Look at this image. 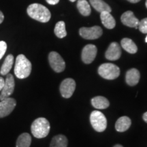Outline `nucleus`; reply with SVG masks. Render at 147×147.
Returning <instances> with one entry per match:
<instances>
[{
	"mask_svg": "<svg viewBox=\"0 0 147 147\" xmlns=\"http://www.w3.org/2000/svg\"><path fill=\"white\" fill-rule=\"evenodd\" d=\"M89 1L91 5L93 7V8L100 13L103 12H110L112 11L110 5L103 0H89Z\"/></svg>",
	"mask_w": 147,
	"mask_h": 147,
	"instance_id": "18",
	"label": "nucleus"
},
{
	"mask_svg": "<svg viewBox=\"0 0 147 147\" xmlns=\"http://www.w3.org/2000/svg\"><path fill=\"white\" fill-rule=\"evenodd\" d=\"M14 86H15V83H14L13 76L10 74H8L5 80L4 86L1 90V95H0V100H4L12 95L14 92Z\"/></svg>",
	"mask_w": 147,
	"mask_h": 147,
	"instance_id": "10",
	"label": "nucleus"
},
{
	"mask_svg": "<svg viewBox=\"0 0 147 147\" xmlns=\"http://www.w3.org/2000/svg\"><path fill=\"white\" fill-rule=\"evenodd\" d=\"M54 32L56 36L59 38H63L64 37L67 36L65 23L63 21H59L55 25Z\"/></svg>",
	"mask_w": 147,
	"mask_h": 147,
	"instance_id": "24",
	"label": "nucleus"
},
{
	"mask_svg": "<svg viewBox=\"0 0 147 147\" xmlns=\"http://www.w3.org/2000/svg\"><path fill=\"white\" fill-rule=\"evenodd\" d=\"M4 83H5L4 79L1 78V77H0V91H1V90H2L3 86H4Z\"/></svg>",
	"mask_w": 147,
	"mask_h": 147,
	"instance_id": "28",
	"label": "nucleus"
},
{
	"mask_svg": "<svg viewBox=\"0 0 147 147\" xmlns=\"http://www.w3.org/2000/svg\"><path fill=\"white\" fill-rule=\"evenodd\" d=\"M32 143V137L28 133L21 134L16 140V147H30Z\"/></svg>",
	"mask_w": 147,
	"mask_h": 147,
	"instance_id": "22",
	"label": "nucleus"
},
{
	"mask_svg": "<svg viewBox=\"0 0 147 147\" xmlns=\"http://www.w3.org/2000/svg\"><path fill=\"white\" fill-rule=\"evenodd\" d=\"M100 18L102 23L107 29H112L115 27L116 21L115 18L109 12H103L100 13Z\"/></svg>",
	"mask_w": 147,
	"mask_h": 147,
	"instance_id": "15",
	"label": "nucleus"
},
{
	"mask_svg": "<svg viewBox=\"0 0 147 147\" xmlns=\"http://www.w3.org/2000/svg\"><path fill=\"white\" fill-rule=\"evenodd\" d=\"M90 122L93 128L97 132L105 131L107 127V120L102 112L94 110L90 115Z\"/></svg>",
	"mask_w": 147,
	"mask_h": 147,
	"instance_id": "5",
	"label": "nucleus"
},
{
	"mask_svg": "<svg viewBox=\"0 0 147 147\" xmlns=\"http://www.w3.org/2000/svg\"><path fill=\"white\" fill-rule=\"evenodd\" d=\"M69 1H71V2H74V1H76V0H69Z\"/></svg>",
	"mask_w": 147,
	"mask_h": 147,
	"instance_id": "33",
	"label": "nucleus"
},
{
	"mask_svg": "<svg viewBox=\"0 0 147 147\" xmlns=\"http://www.w3.org/2000/svg\"><path fill=\"white\" fill-rule=\"evenodd\" d=\"M14 63V56L12 55H8L5 59L4 61L1 65L0 73L1 75H7L10 72Z\"/></svg>",
	"mask_w": 147,
	"mask_h": 147,
	"instance_id": "20",
	"label": "nucleus"
},
{
	"mask_svg": "<svg viewBox=\"0 0 147 147\" xmlns=\"http://www.w3.org/2000/svg\"><path fill=\"white\" fill-rule=\"evenodd\" d=\"M46 1L50 5H56L59 3V0H46Z\"/></svg>",
	"mask_w": 147,
	"mask_h": 147,
	"instance_id": "27",
	"label": "nucleus"
},
{
	"mask_svg": "<svg viewBox=\"0 0 147 147\" xmlns=\"http://www.w3.org/2000/svg\"><path fill=\"white\" fill-rule=\"evenodd\" d=\"M145 42H146V43H147V36H146V38H145Z\"/></svg>",
	"mask_w": 147,
	"mask_h": 147,
	"instance_id": "34",
	"label": "nucleus"
},
{
	"mask_svg": "<svg viewBox=\"0 0 147 147\" xmlns=\"http://www.w3.org/2000/svg\"><path fill=\"white\" fill-rule=\"evenodd\" d=\"M97 52V47L93 45H87L82 51L81 57L82 61L86 64L92 63L96 57Z\"/></svg>",
	"mask_w": 147,
	"mask_h": 147,
	"instance_id": "11",
	"label": "nucleus"
},
{
	"mask_svg": "<svg viewBox=\"0 0 147 147\" xmlns=\"http://www.w3.org/2000/svg\"><path fill=\"white\" fill-rule=\"evenodd\" d=\"M77 8L80 13L84 16H89L91 14V7L87 0H78Z\"/></svg>",
	"mask_w": 147,
	"mask_h": 147,
	"instance_id": "23",
	"label": "nucleus"
},
{
	"mask_svg": "<svg viewBox=\"0 0 147 147\" xmlns=\"http://www.w3.org/2000/svg\"><path fill=\"white\" fill-rule=\"evenodd\" d=\"M121 47L125 51L131 54H134L138 51V47L133 40L129 38H123L121 42Z\"/></svg>",
	"mask_w": 147,
	"mask_h": 147,
	"instance_id": "19",
	"label": "nucleus"
},
{
	"mask_svg": "<svg viewBox=\"0 0 147 147\" xmlns=\"http://www.w3.org/2000/svg\"><path fill=\"white\" fill-rule=\"evenodd\" d=\"M67 138L63 135H57L53 138L50 147H67Z\"/></svg>",
	"mask_w": 147,
	"mask_h": 147,
	"instance_id": "21",
	"label": "nucleus"
},
{
	"mask_svg": "<svg viewBox=\"0 0 147 147\" xmlns=\"http://www.w3.org/2000/svg\"><path fill=\"white\" fill-rule=\"evenodd\" d=\"M143 119H144V121H145V122L147 123V112H146L144 115H143Z\"/></svg>",
	"mask_w": 147,
	"mask_h": 147,
	"instance_id": "30",
	"label": "nucleus"
},
{
	"mask_svg": "<svg viewBox=\"0 0 147 147\" xmlns=\"http://www.w3.org/2000/svg\"><path fill=\"white\" fill-rule=\"evenodd\" d=\"M49 61L51 67L55 72H62L65 68V63L63 59L58 53L55 51L49 53Z\"/></svg>",
	"mask_w": 147,
	"mask_h": 147,
	"instance_id": "6",
	"label": "nucleus"
},
{
	"mask_svg": "<svg viewBox=\"0 0 147 147\" xmlns=\"http://www.w3.org/2000/svg\"><path fill=\"white\" fill-rule=\"evenodd\" d=\"M16 105V100L12 97H8L0 101V118H3L10 115L14 110Z\"/></svg>",
	"mask_w": 147,
	"mask_h": 147,
	"instance_id": "9",
	"label": "nucleus"
},
{
	"mask_svg": "<svg viewBox=\"0 0 147 147\" xmlns=\"http://www.w3.org/2000/svg\"><path fill=\"white\" fill-rule=\"evenodd\" d=\"M91 104L96 109H106L109 107L110 102L106 97L97 96L92 99Z\"/></svg>",
	"mask_w": 147,
	"mask_h": 147,
	"instance_id": "17",
	"label": "nucleus"
},
{
	"mask_svg": "<svg viewBox=\"0 0 147 147\" xmlns=\"http://www.w3.org/2000/svg\"><path fill=\"white\" fill-rule=\"evenodd\" d=\"M121 22L126 26L129 27H134L138 29V25L139 23V20L136 17L132 11H127L122 14L121 17Z\"/></svg>",
	"mask_w": 147,
	"mask_h": 147,
	"instance_id": "13",
	"label": "nucleus"
},
{
	"mask_svg": "<svg viewBox=\"0 0 147 147\" xmlns=\"http://www.w3.org/2000/svg\"><path fill=\"white\" fill-rule=\"evenodd\" d=\"M98 74L103 78L107 80H114L120 75V69L113 63H103L98 68Z\"/></svg>",
	"mask_w": 147,
	"mask_h": 147,
	"instance_id": "4",
	"label": "nucleus"
},
{
	"mask_svg": "<svg viewBox=\"0 0 147 147\" xmlns=\"http://www.w3.org/2000/svg\"><path fill=\"white\" fill-rule=\"evenodd\" d=\"M79 34L82 38L86 40H95L101 37L103 34V31L99 26L81 27L79 30Z\"/></svg>",
	"mask_w": 147,
	"mask_h": 147,
	"instance_id": "7",
	"label": "nucleus"
},
{
	"mask_svg": "<svg viewBox=\"0 0 147 147\" xmlns=\"http://www.w3.org/2000/svg\"><path fill=\"white\" fill-rule=\"evenodd\" d=\"M7 44L4 41H0V59L3 57L6 52Z\"/></svg>",
	"mask_w": 147,
	"mask_h": 147,
	"instance_id": "26",
	"label": "nucleus"
},
{
	"mask_svg": "<svg viewBox=\"0 0 147 147\" xmlns=\"http://www.w3.org/2000/svg\"><path fill=\"white\" fill-rule=\"evenodd\" d=\"M121 56V50L120 45L117 42H112L105 53L106 58L110 61H116L119 59Z\"/></svg>",
	"mask_w": 147,
	"mask_h": 147,
	"instance_id": "12",
	"label": "nucleus"
},
{
	"mask_svg": "<svg viewBox=\"0 0 147 147\" xmlns=\"http://www.w3.org/2000/svg\"><path fill=\"white\" fill-rule=\"evenodd\" d=\"M51 125L47 119L40 117L35 120L31 126L33 136L36 138H43L49 134Z\"/></svg>",
	"mask_w": 147,
	"mask_h": 147,
	"instance_id": "3",
	"label": "nucleus"
},
{
	"mask_svg": "<svg viewBox=\"0 0 147 147\" xmlns=\"http://www.w3.org/2000/svg\"><path fill=\"white\" fill-rule=\"evenodd\" d=\"M28 15L33 19L41 22L47 23L51 17V12L45 5L40 3H32L27 9Z\"/></svg>",
	"mask_w": 147,
	"mask_h": 147,
	"instance_id": "1",
	"label": "nucleus"
},
{
	"mask_svg": "<svg viewBox=\"0 0 147 147\" xmlns=\"http://www.w3.org/2000/svg\"><path fill=\"white\" fill-rule=\"evenodd\" d=\"M114 147H123V146H121V144H116L115 146H114Z\"/></svg>",
	"mask_w": 147,
	"mask_h": 147,
	"instance_id": "32",
	"label": "nucleus"
},
{
	"mask_svg": "<svg viewBox=\"0 0 147 147\" xmlns=\"http://www.w3.org/2000/svg\"><path fill=\"white\" fill-rule=\"evenodd\" d=\"M140 78V74L139 71L136 68H132L127 71L125 81L128 85L135 86L138 83Z\"/></svg>",
	"mask_w": 147,
	"mask_h": 147,
	"instance_id": "14",
	"label": "nucleus"
},
{
	"mask_svg": "<svg viewBox=\"0 0 147 147\" xmlns=\"http://www.w3.org/2000/svg\"><path fill=\"white\" fill-rule=\"evenodd\" d=\"M3 19H4V16H3V14L2 13V12L0 11V24L3 21Z\"/></svg>",
	"mask_w": 147,
	"mask_h": 147,
	"instance_id": "29",
	"label": "nucleus"
},
{
	"mask_svg": "<svg viewBox=\"0 0 147 147\" xmlns=\"http://www.w3.org/2000/svg\"><path fill=\"white\" fill-rule=\"evenodd\" d=\"M131 125V119L128 117H121L117 120L115 124V129L119 132H124L130 127Z\"/></svg>",
	"mask_w": 147,
	"mask_h": 147,
	"instance_id": "16",
	"label": "nucleus"
},
{
	"mask_svg": "<svg viewBox=\"0 0 147 147\" xmlns=\"http://www.w3.org/2000/svg\"><path fill=\"white\" fill-rule=\"evenodd\" d=\"M76 89V82L72 78H66L60 84V93L64 98L72 96Z\"/></svg>",
	"mask_w": 147,
	"mask_h": 147,
	"instance_id": "8",
	"label": "nucleus"
},
{
	"mask_svg": "<svg viewBox=\"0 0 147 147\" xmlns=\"http://www.w3.org/2000/svg\"><path fill=\"white\" fill-rule=\"evenodd\" d=\"M138 27L142 34H147V18H143L142 20L139 21Z\"/></svg>",
	"mask_w": 147,
	"mask_h": 147,
	"instance_id": "25",
	"label": "nucleus"
},
{
	"mask_svg": "<svg viewBox=\"0 0 147 147\" xmlns=\"http://www.w3.org/2000/svg\"><path fill=\"white\" fill-rule=\"evenodd\" d=\"M145 4H146V7L147 8V0L146 1V3H145Z\"/></svg>",
	"mask_w": 147,
	"mask_h": 147,
	"instance_id": "35",
	"label": "nucleus"
},
{
	"mask_svg": "<svg viewBox=\"0 0 147 147\" xmlns=\"http://www.w3.org/2000/svg\"><path fill=\"white\" fill-rule=\"evenodd\" d=\"M32 65L28 59L24 55H18L16 59L14 74L19 79L26 78L32 72Z\"/></svg>",
	"mask_w": 147,
	"mask_h": 147,
	"instance_id": "2",
	"label": "nucleus"
},
{
	"mask_svg": "<svg viewBox=\"0 0 147 147\" xmlns=\"http://www.w3.org/2000/svg\"><path fill=\"white\" fill-rule=\"evenodd\" d=\"M127 1H129V2H131V3H138V2H139V1H140V0H127Z\"/></svg>",
	"mask_w": 147,
	"mask_h": 147,
	"instance_id": "31",
	"label": "nucleus"
}]
</instances>
